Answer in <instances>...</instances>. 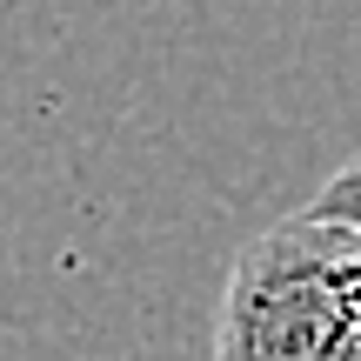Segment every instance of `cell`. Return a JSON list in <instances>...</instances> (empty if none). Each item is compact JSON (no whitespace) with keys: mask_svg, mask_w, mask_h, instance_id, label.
Listing matches in <instances>:
<instances>
[{"mask_svg":"<svg viewBox=\"0 0 361 361\" xmlns=\"http://www.w3.org/2000/svg\"><path fill=\"white\" fill-rule=\"evenodd\" d=\"M301 214L335 221V228H355V234H361V147H355V154L322 180V188H314V201L301 207Z\"/></svg>","mask_w":361,"mask_h":361,"instance_id":"obj_2","label":"cell"},{"mask_svg":"<svg viewBox=\"0 0 361 361\" xmlns=\"http://www.w3.org/2000/svg\"><path fill=\"white\" fill-rule=\"evenodd\" d=\"M214 361H361V234L314 214L261 228L221 288Z\"/></svg>","mask_w":361,"mask_h":361,"instance_id":"obj_1","label":"cell"}]
</instances>
